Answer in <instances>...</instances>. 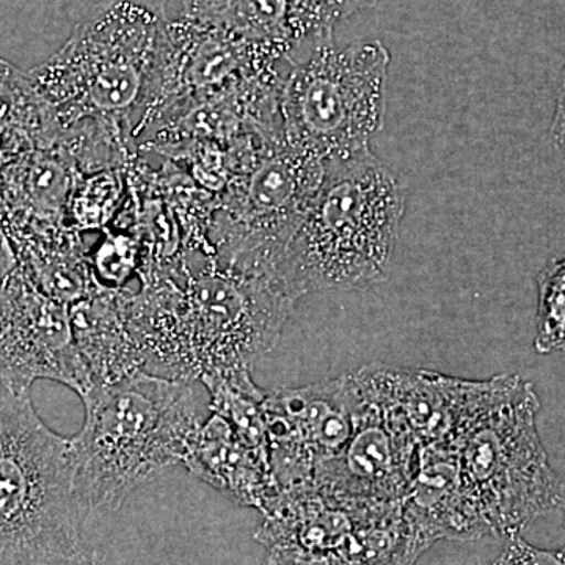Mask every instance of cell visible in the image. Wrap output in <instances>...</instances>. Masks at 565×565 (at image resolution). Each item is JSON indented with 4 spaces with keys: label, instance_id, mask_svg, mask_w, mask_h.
Instances as JSON below:
<instances>
[{
    "label": "cell",
    "instance_id": "cell-1",
    "mask_svg": "<svg viewBox=\"0 0 565 565\" xmlns=\"http://www.w3.org/2000/svg\"><path fill=\"white\" fill-rule=\"evenodd\" d=\"M82 401L84 426L71 441L85 530L184 462L203 422L189 382L147 371L96 385Z\"/></svg>",
    "mask_w": 565,
    "mask_h": 565
},
{
    "label": "cell",
    "instance_id": "cell-2",
    "mask_svg": "<svg viewBox=\"0 0 565 565\" xmlns=\"http://www.w3.org/2000/svg\"><path fill=\"white\" fill-rule=\"evenodd\" d=\"M407 189L367 150L323 166V177L281 273L297 297L326 289H366L388 278Z\"/></svg>",
    "mask_w": 565,
    "mask_h": 565
},
{
    "label": "cell",
    "instance_id": "cell-3",
    "mask_svg": "<svg viewBox=\"0 0 565 565\" xmlns=\"http://www.w3.org/2000/svg\"><path fill=\"white\" fill-rule=\"evenodd\" d=\"M84 531L73 441L0 385V565L84 564Z\"/></svg>",
    "mask_w": 565,
    "mask_h": 565
},
{
    "label": "cell",
    "instance_id": "cell-4",
    "mask_svg": "<svg viewBox=\"0 0 565 565\" xmlns=\"http://www.w3.org/2000/svg\"><path fill=\"white\" fill-rule=\"evenodd\" d=\"M147 0H104L57 54L29 74L58 121L84 118L143 125L163 29Z\"/></svg>",
    "mask_w": 565,
    "mask_h": 565
},
{
    "label": "cell",
    "instance_id": "cell-5",
    "mask_svg": "<svg viewBox=\"0 0 565 565\" xmlns=\"http://www.w3.org/2000/svg\"><path fill=\"white\" fill-rule=\"evenodd\" d=\"M299 297L278 274L221 266L191 282L174 319L147 337V364L161 377L248 370L273 351Z\"/></svg>",
    "mask_w": 565,
    "mask_h": 565
},
{
    "label": "cell",
    "instance_id": "cell-6",
    "mask_svg": "<svg viewBox=\"0 0 565 565\" xmlns=\"http://www.w3.org/2000/svg\"><path fill=\"white\" fill-rule=\"evenodd\" d=\"M541 401L522 375L497 388L449 444L487 533L512 539L559 505V479L537 429Z\"/></svg>",
    "mask_w": 565,
    "mask_h": 565
},
{
    "label": "cell",
    "instance_id": "cell-7",
    "mask_svg": "<svg viewBox=\"0 0 565 565\" xmlns=\"http://www.w3.org/2000/svg\"><path fill=\"white\" fill-rule=\"evenodd\" d=\"M390 54L381 41L313 44L280 90L285 143L326 166L371 150L386 110Z\"/></svg>",
    "mask_w": 565,
    "mask_h": 565
},
{
    "label": "cell",
    "instance_id": "cell-8",
    "mask_svg": "<svg viewBox=\"0 0 565 565\" xmlns=\"http://www.w3.org/2000/svg\"><path fill=\"white\" fill-rule=\"evenodd\" d=\"M256 539L264 565H408L429 545L404 501L367 500L307 482L281 489Z\"/></svg>",
    "mask_w": 565,
    "mask_h": 565
},
{
    "label": "cell",
    "instance_id": "cell-9",
    "mask_svg": "<svg viewBox=\"0 0 565 565\" xmlns=\"http://www.w3.org/2000/svg\"><path fill=\"white\" fill-rule=\"evenodd\" d=\"M41 379L68 386L81 399L96 386L66 305L10 266L0 281V385L31 394Z\"/></svg>",
    "mask_w": 565,
    "mask_h": 565
},
{
    "label": "cell",
    "instance_id": "cell-10",
    "mask_svg": "<svg viewBox=\"0 0 565 565\" xmlns=\"http://www.w3.org/2000/svg\"><path fill=\"white\" fill-rule=\"evenodd\" d=\"M356 404L352 374L266 393L267 448L280 489L313 482L341 456L355 426Z\"/></svg>",
    "mask_w": 565,
    "mask_h": 565
},
{
    "label": "cell",
    "instance_id": "cell-11",
    "mask_svg": "<svg viewBox=\"0 0 565 565\" xmlns=\"http://www.w3.org/2000/svg\"><path fill=\"white\" fill-rule=\"evenodd\" d=\"M282 58H291V54L237 39L203 22L185 17L166 21L143 125L150 115L177 104L215 95L228 84L267 77Z\"/></svg>",
    "mask_w": 565,
    "mask_h": 565
},
{
    "label": "cell",
    "instance_id": "cell-12",
    "mask_svg": "<svg viewBox=\"0 0 565 565\" xmlns=\"http://www.w3.org/2000/svg\"><path fill=\"white\" fill-rule=\"evenodd\" d=\"M355 426L341 456L313 482L367 500L403 501L422 448L379 404L356 373Z\"/></svg>",
    "mask_w": 565,
    "mask_h": 565
},
{
    "label": "cell",
    "instance_id": "cell-13",
    "mask_svg": "<svg viewBox=\"0 0 565 565\" xmlns=\"http://www.w3.org/2000/svg\"><path fill=\"white\" fill-rule=\"evenodd\" d=\"M386 414L424 446L449 444L489 399L500 375L468 381L424 370L371 364L356 371Z\"/></svg>",
    "mask_w": 565,
    "mask_h": 565
},
{
    "label": "cell",
    "instance_id": "cell-14",
    "mask_svg": "<svg viewBox=\"0 0 565 565\" xmlns=\"http://www.w3.org/2000/svg\"><path fill=\"white\" fill-rule=\"evenodd\" d=\"M182 465L236 503L252 505L263 514L281 492L269 452L244 444L233 427L215 414L203 423Z\"/></svg>",
    "mask_w": 565,
    "mask_h": 565
},
{
    "label": "cell",
    "instance_id": "cell-15",
    "mask_svg": "<svg viewBox=\"0 0 565 565\" xmlns=\"http://www.w3.org/2000/svg\"><path fill=\"white\" fill-rule=\"evenodd\" d=\"M182 17L292 54L288 0H182Z\"/></svg>",
    "mask_w": 565,
    "mask_h": 565
},
{
    "label": "cell",
    "instance_id": "cell-16",
    "mask_svg": "<svg viewBox=\"0 0 565 565\" xmlns=\"http://www.w3.org/2000/svg\"><path fill=\"white\" fill-rule=\"evenodd\" d=\"M535 282V352L541 355L565 352V258L545 264Z\"/></svg>",
    "mask_w": 565,
    "mask_h": 565
},
{
    "label": "cell",
    "instance_id": "cell-17",
    "mask_svg": "<svg viewBox=\"0 0 565 565\" xmlns=\"http://www.w3.org/2000/svg\"><path fill=\"white\" fill-rule=\"evenodd\" d=\"M289 32L294 50L299 44L321 43L332 39L333 28L341 21L367 9L377 0H288Z\"/></svg>",
    "mask_w": 565,
    "mask_h": 565
},
{
    "label": "cell",
    "instance_id": "cell-18",
    "mask_svg": "<svg viewBox=\"0 0 565 565\" xmlns=\"http://www.w3.org/2000/svg\"><path fill=\"white\" fill-rule=\"evenodd\" d=\"M489 565H565V550L537 548L516 535L509 539L504 552Z\"/></svg>",
    "mask_w": 565,
    "mask_h": 565
},
{
    "label": "cell",
    "instance_id": "cell-19",
    "mask_svg": "<svg viewBox=\"0 0 565 565\" xmlns=\"http://www.w3.org/2000/svg\"><path fill=\"white\" fill-rule=\"evenodd\" d=\"M550 134L556 150L565 156V65L561 73L559 87H557L555 115H553Z\"/></svg>",
    "mask_w": 565,
    "mask_h": 565
},
{
    "label": "cell",
    "instance_id": "cell-20",
    "mask_svg": "<svg viewBox=\"0 0 565 565\" xmlns=\"http://www.w3.org/2000/svg\"><path fill=\"white\" fill-rule=\"evenodd\" d=\"M82 565H104V559L103 556L99 555L98 550H95V552H92V555L88 556Z\"/></svg>",
    "mask_w": 565,
    "mask_h": 565
},
{
    "label": "cell",
    "instance_id": "cell-21",
    "mask_svg": "<svg viewBox=\"0 0 565 565\" xmlns=\"http://www.w3.org/2000/svg\"><path fill=\"white\" fill-rule=\"evenodd\" d=\"M559 508L563 509V512H564V527H565V486H563V490H561ZM563 548L565 550V544H564Z\"/></svg>",
    "mask_w": 565,
    "mask_h": 565
}]
</instances>
